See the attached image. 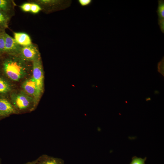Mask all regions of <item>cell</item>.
<instances>
[{
  "label": "cell",
  "mask_w": 164,
  "mask_h": 164,
  "mask_svg": "<svg viewBox=\"0 0 164 164\" xmlns=\"http://www.w3.org/2000/svg\"><path fill=\"white\" fill-rule=\"evenodd\" d=\"M4 70L11 80L18 81L25 75L26 68L21 60L15 57L6 59L3 64Z\"/></svg>",
  "instance_id": "1"
},
{
  "label": "cell",
  "mask_w": 164,
  "mask_h": 164,
  "mask_svg": "<svg viewBox=\"0 0 164 164\" xmlns=\"http://www.w3.org/2000/svg\"><path fill=\"white\" fill-rule=\"evenodd\" d=\"M12 105L17 111H23L31 107L32 100L23 93L14 94L12 96Z\"/></svg>",
  "instance_id": "2"
},
{
  "label": "cell",
  "mask_w": 164,
  "mask_h": 164,
  "mask_svg": "<svg viewBox=\"0 0 164 164\" xmlns=\"http://www.w3.org/2000/svg\"><path fill=\"white\" fill-rule=\"evenodd\" d=\"M32 77L36 81L41 94L43 89L44 77L42 66L39 57L33 61Z\"/></svg>",
  "instance_id": "3"
},
{
  "label": "cell",
  "mask_w": 164,
  "mask_h": 164,
  "mask_svg": "<svg viewBox=\"0 0 164 164\" xmlns=\"http://www.w3.org/2000/svg\"><path fill=\"white\" fill-rule=\"evenodd\" d=\"M22 87L27 94L35 99L38 98L41 94L33 77L26 80L23 84Z\"/></svg>",
  "instance_id": "4"
},
{
  "label": "cell",
  "mask_w": 164,
  "mask_h": 164,
  "mask_svg": "<svg viewBox=\"0 0 164 164\" xmlns=\"http://www.w3.org/2000/svg\"><path fill=\"white\" fill-rule=\"evenodd\" d=\"M20 53L23 58L26 60L33 61L39 57L37 49L32 44L21 48Z\"/></svg>",
  "instance_id": "5"
},
{
  "label": "cell",
  "mask_w": 164,
  "mask_h": 164,
  "mask_svg": "<svg viewBox=\"0 0 164 164\" xmlns=\"http://www.w3.org/2000/svg\"><path fill=\"white\" fill-rule=\"evenodd\" d=\"M5 47L4 52L10 53L20 52L21 47L14 38L4 33Z\"/></svg>",
  "instance_id": "6"
},
{
  "label": "cell",
  "mask_w": 164,
  "mask_h": 164,
  "mask_svg": "<svg viewBox=\"0 0 164 164\" xmlns=\"http://www.w3.org/2000/svg\"><path fill=\"white\" fill-rule=\"evenodd\" d=\"M13 105L7 100L0 99V116H7L17 113Z\"/></svg>",
  "instance_id": "7"
},
{
  "label": "cell",
  "mask_w": 164,
  "mask_h": 164,
  "mask_svg": "<svg viewBox=\"0 0 164 164\" xmlns=\"http://www.w3.org/2000/svg\"><path fill=\"white\" fill-rule=\"evenodd\" d=\"M36 160V164H64L61 159L45 154L41 155Z\"/></svg>",
  "instance_id": "8"
},
{
  "label": "cell",
  "mask_w": 164,
  "mask_h": 164,
  "mask_svg": "<svg viewBox=\"0 0 164 164\" xmlns=\"http://www.w3.org/2000/svg\"><path fill=\"white\" fill-rule=\"evenodd\" d=\"M14 39L20 46H29L32 44V42L29 36L24 32H15Z\"/></svg>",
  "instance_id": "9"
},
{
  "label": "cell",
  "mask_w": 164,
  "mask_h": 164,
  "mask_svg": "<svg viewBox=\"0 0 164 164\" xmlns=\"http://www.w3.org/2000/svg\"><path fill=\"white\" fill-rule=\"evenodd\" d=\"M9 17L6 13L0 10V29L8 27Z\"/></svg>",
  "instance_id": "10"
},
{
  "label": "cell",
  "mask_w": 164,
  "mask_h": 164,
  "mask_svg": "<svg viewBox=\"0 0 164 164\" xmlns=\"http://www.w3.org/2000/svg\"><path fill=\"white\" fill-rule=\"evenodd\" d=\"M158 5L156 12L157 13L159 20L164 19V1H158Z\"/></svg>",
  "instance_id": "11"
},
{
  "label": "cell",
  "mask_w": 164,
  "mask_h": 164,
  "mask_svg": "<svg viewBox=\"0 0 164 164\" xmlns=\"http://www.w3.org/2000/svg\"><path fill=\"white\" fill-rule=\"evenodd\" d=\"M10 87L5 80L0 78V93H5L10 91Z\"/></svg>",
  "instance_id": "12"
},
{
  "label": "cell",
  "mask_w": 164,
  "mask_h": 164,
  "mask_svg": "<svg viewBox=\"0 0 164 164\" xmlns=\"http://www.w3.org/2000/svg\"><path fill=\"white\" fill-rule=\"evenodd\" d=\"M10 4L8 1L0 0V10L6 13L9 10Z\"/></svg>",
  "instance_id": "13"
},
{
  "label": "cell",
  "mask_w": 164,
  "mask_h": 164,
  "mask_svg": "<svg viewBox=\"0 0 164 164\" xmlns=\"http://www.w3.org/2000/svg\"><path fill=\"white\" fill-rule=\"evenodd\" d=\"M146 159V157L142 159L134 156L132 158V161L130 164H145V162Z\"/></svg>",
  "instance_id": "14"
},
{
  "label": "cell",
  "mask_w": 164,
  "mask_h": 164,
  "mask_svg": "<svg viewBox=\"0 0 164 164\" xmlns=\"http://www.w3.org/2000/svg\"><path fill=\"white\" fill-rule=\"evenodd\" d=\"M5 39L4 32L0 33V52H4Z\"/></svg>",
  "instance_id": "15"
},
{
  "label": "cell",
  "mask_w": 164,
  "mask_h": 164,
  "mask_svg": "<svg viewBox=\"0 0 164 164\" xmlns=\"http://www.w3.org/2000/svg\"><path fill=\"white\" fill-rule=\"evenodd\" d=\"M41 9V7L36 4H31L30 11L34 13H38Z\"/></svg>",
  "instance_id": "16"
},
{
  "label": "cell",
  "mask_w": 164,
  "mask_h": 164,
  "mask_svg": "<svg viewBox=\"0 0 164 164\" xmlns=\"http://www.w3.org/2000/svg\"><path fill=\"white\" fill-rule=\"evenodd\" d=\"M31 4L30 3H25L20 6L21 9L25 12L30 11Z\"/></svg>",
  "instance_id": "17"
},
{
  "label": "cell",
  "mask_w": 164,
  "mask_h": 164,
  "mask_svg": "<svg viewBox=\"0 0 164 164\" xmlns=\"http://www.w3.org/2000/svg\"><path fill=\"white\" fill-rule=\"evenodd\" d=\"M158 24L159 25L161 30L164 33V19H158Z\"/></svg>",
  "instance_id": "18"
},
{
  "label": "cell",
  "mask_w": 164,
  "mask_h": 164,
  "mask_svg": "<svg viewBox=\"0 0 164 164\" xmlns=\"http://www.w3.org/2000/svg\"><path fill=\"white\" fill-rule=\"evenodd\" d=\"M80 4L83 6H86L88 5L91 2V0H79V1Z\"/></svg>",
  "instance_id": "19"
},
{
  "label": "cell",
  "mask_w": 164,
  "mask_h": 164,
  "mask_svg": "<svg viewBox=\"0 0 164 164\" xmlns=\"http://www.w3.org/2000/svg\"><path fill=\"white\" fill-rule=\"evenodd\" d=\"M36 160L27 162L23 164H36Z\"/></svg>",
  "instance_id": "20"
}]
</instances>
